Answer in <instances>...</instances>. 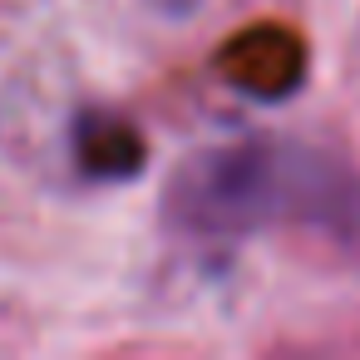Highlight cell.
<instances>
[{
  "label": "cell",
  "instance_id": "cell-2",
  "mask_svg": "<svg viewBox=\"0 0 360 360\" xmlns=\"http://www.w3.org/2000/svg\"><path fill=\"white\" fill-rule=\"evenodd\" d=\"M79 158L94 173H134L143 148H139L134 129H124V124H84L79 129Z\"/></svg>",
  "mask_w": 360,
  "mask_h": 360
},
{
  "label": "cell",
  "instance_id": "cell-1",
  "mask_svg": "<svg viewBox=\"0 0 360 360\" xmlns=\"http://www.w3.org/2000/svg\"><path fill=\"white\" fill-rule=\"evenodd\" d=\"M178 232L227 242L266 227H306L360 266V178L330 153L242 139L193 153L163 198Z\"/></svg>",
  "mask_w": 360,
  "mask_h": 360
}]
</instances>
